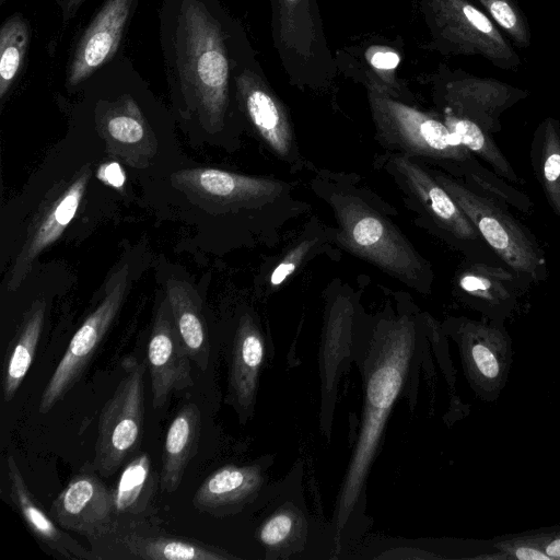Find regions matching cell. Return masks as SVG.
I'll list each match as a JSON object with an SVG mask.
<instances>
[{
    "mask_svg": "<svg viewBox=\"0 0 560 560\" xmlns=\"http://www.w3.org/2000/svg\"><path fill=\"white\" fill-rule=\"evenodd\" d=\"M128 276L125 265L108 279L103 300L75 331L47 382L39 399L40 413L49 412L81 380L122 306Z\"/></svg>",
    "mask_w": 560,
    "mask_h": 560,
    "instance_id": "14",
    "label": "cell"
},
{
    "mask_svg": "<svg viewBox=\"0 0 560 560\" xmlns=\"http://www.w3.org/2000/svg\"><path fill=\"white\" fill-rule=\"evenodd\" d=\"M48 514L63 529L91 537L116 517L112 490L93 463L85 464L52 501Z\"/></svg>",
    "mask_w": 560,
    "mask_h": 560,
    "instance_id": "16",
    "label": "cell"
},
{
    "mask_svg": "<svg viewBox=\"0 0 560 560\" xmlns=\"http://www.w3.org/2000/svg\"><path fill=\"white\" fill-rule=\"evenodd\" d=\"M139 0H106L77 43L67 67L69 90L80 86L116 57L125 27Z\"/></svg>",
    "mask_w": 560,
    "mask_h": 560,
    "instance_id": "17",
    "label": "cell"
},
{
    "mask_svg": "<svg viewBox=\"0 0 560 560\" xmlns=\"http://www.w3.org/2000/svg\"><path fill=\"white\" fill-rule=\"evenodd\" d=\"M366 94L375 139L390 153L433 164L448 174L476 160L439 113L376 90H366Z\"/></svg>",
    "mask_w": 560,
    "mask_h": 560,
    "instance_id": "5",
    "label": "cell"
},
{
    "mask_svg": "<svg viewBox=\"0 0 560 560\" xmlns=\"http://www.w3.org/2000/svg\"><path fill=\"white\" fill-rule=\"evenodd\" d=\"M45 313L46 301L43 298L36 299L23 314L8 348L2 377L5 402L14 398L32 366L44 327Z\"/></svg>",
    "mask_w": 560,
    "mask_h": 560,
    "instance_id": "26",
    "label": "cell"
},
{
    "mask_svg": "<svg viewBox=\"0 0 560 560\" xmlns=\"http://www.w3.org/2000/svg\"><path fill=\"white\" fill-rule=\"evenodd\" d=\"M201 432V411L195 402L180 407L171 421L164 440L160 490L171 493L178 489L186 468L195 457Z\"/></svg>",
    "mask_w": 560,
    "mask_h": 560,
    "instance_id": "24",
    "label": "cell"
},
{
    "mask_svg": "<svg viewBox=\"0 0 560 560\" xmlns=\"http://www.w3.org/2000/svg\"><path fill=\"white\" fill-rule=\"evenodd\" d=\"M493 22L502 28L513 43L526 48L530 45L532 34L525 14L516 0H477Z\"/></svg>",
    "mask_w": 560,
    "mask_h": 560,
    "instance_id": "32",
    "label": "cell"
},
{
    "mask_svg": "<svg viewBox=\"0 0 560 560\" xmlns=\"http://www.w3.org/2000/svg\"><path fill=\"white\" fill-rule=\"evenodd\" d=\"M84 0H57L61 18L65 23L70 21L78 12Z\"/></svg>",
    "mask_w": 560,
    "mask_h": 560,
    "instance_id": "36",
    "label": "cell"
},
{
    "mask_svg": "<svg viewBox=\"0 0 560 560\" xmlns=\"http://www.w3.org/2000/svg\"><path fill=\"white\" fill-rule=\"evenodd\" d=\"M456 287L477 299L502 301L515 289V278L511 271L501 267L471 264L458 271Z\"/></svg>",
    "mask_w": 560,
    "mask_h": 560,
    "instance_id": "30",
    "label": "cell"
},
{
    "mask_svg": "<svg viewBox=\"0 0 560 560\" xmlns=\"http://www.w3.org/2000/svg\"><path fill=\"white\" fill-rule=\"evenodd\" d=\"M399 46L372 39L369 44L345 47L335 56L338 72L362 83L366 90L417 104L409 86L398 77L402 52Z\"/></svg>",
    "mask_w": 560,
    "mask_h": 560,
    "instance_id": "19",
    "label": "cell"
},
{
    "mask_svg": "<svg viewBox=\"0 0 560 560\" xmlns=\"http://www.w3.org/2000/svg\"><path fill=\"white\" fill-rule=\"evenodd\" d=\"M100 177L114 187H121L125 182V175L117 163H109L102 166Z\"/></svg>",
    "mask_w": 560,
    "mask_h": 560,
    "instance_id": "35",
    "label": "cell"
},
{
    "mask_svg": "<svg viewBox=\"0 0 560 560\" xmlns=\"http://www.w3.org/2000/svg\"><path fill=\"white\" fill-rule=\"evenodd\" d=\"M474 361L485 376L493 378L499 373V364L489 348L481 343H477L471 349Z\"/></svg>",
    "mask_w": 560,
    "mask_h": 560,
    "instance_id": "34",
    "label": "cell"
},
{
    "mask_svg": "<svg viewBox=\"0 0 560 560\" xmlns=\"http://www.w3.org/2000/svg\"><path fill=\"white\" fill-rule=\"evenodd\" d=\"M165 299L190 360L199 370L206 371L210 359V341L200 296L186 281L170 278Z\"/></svg>",
    "mask_w": 560,
    "mask_h": 560,
    "instance_id": "25",
    "label": "cell"
},
{
    "mask_svg": "<svg viewBox=\"0 0 560 560\" xmlns=\"http://www.w3.org/2000/svg\"><path fill=\"white\" fill-rule=\"evenodd\" d=\"M429 32L423 48L444 56H480L518 71L522 60L493 20L469 0H413Z\"/></svg>",
    "mask_w": 560,
    "mask_h": 560,
    "instance_id": "7",
    "label": "cell"
},
{
    "mask_svg": "<svg viewBox=\"0 0 560 560\" xmlns=\"http://www.w3.org/2000/svg\"><path fill=\"white\" fill-rule=\"evenodd\" d=\"M122 376L101 409L93 465L101 476H112L138 451L144 417V363L122 361Z\"/></svg>",
    "mask_w": 560,
    "mask_h": 560,
    "instance_id": "10",
    "label": "cell"
},
{
    "mask_svg": "<svg viewBox=\"0 0 560 560\" xmlns=\"http://www.w3.org/2000/svg\"><path fill=\"white\" fill-rule=\"evenodd\" d=\"M265 345L254 318L245 313L235 331L229 373V400L240 413L250 409L264 360Z\"/></svg>",
    "mask_w": 560,
    "mask_h": 560,
    "instance_id": "22",
    "label": "cell"
},
{
    "mask_svg": "<svg viewBox=\"0 0 560 560\" xmlns=\"http://www.w3.org/2000/svg\"><path fill=\"white\" fill-rule=\"evenodd\" d=\"M30 24L21 14L9 16L0 30V100L4 101L24 62Z\"/></svg>",
    "mask_w": 560,
    "mask_h": 560,
    "instance_id": "29",
    "label": "cell"
},
{
    "mask_svg": "<svg viewBox=\"0 0 560 560\" xmlns=\"http://www.w3.org/2000/svg\"><path fill=\"white\" fill-rule=\"evenodd\" d=\"M310 189L330 209L335 245L421 294L433 288L431 264L394 220L397 212L355 174L317 170Z\"/></svg>",
    "mask_w": 560,
    "mask_h": 560,
    "instance_id": "2",
    "label": "cell"
},
{
    "mask_svg": "<svg viewBox=\"0 0 560 560\" xmlns=\"http://www.w3.org/2000/svg\"><path fill=\"white\" fill-rule=\"evenodd\" d=\"M418 320L409 311L385 312L374 330L376 357L366 383L363 421L338 503L342 526L355 505L416 345Z\"/></svg>",
    "mask_w": 560,
    "mask_h": 560,
    "instance_id": "3",
    "label": "cell"
},
{
    "mask_svg": "<svg viewBox=\"0 0 560 560\" xmlns=\"http://www.w3.org/2000/svg\"><path fill=\"white\" fill-rule=\"evenodd\" d=\"M431 171L480 236L513 271L534 280L544 277L546 264L541 250L499 200L438 167Z\"/></svg>",
    "mask_w": 560,
    "mask_h": 560,
    "instance_id": "8",
    "label": "cell"
},
{
    "mask_svg": "<svg viewBox=\"0 0 560 560\" xmlns=\"http://www.w3.org/2000/svg\"><path fill=\"white\" fill-rule=\"evenodd\" d=\"M515 555L521 560H548L550 557L546 552H541L534 548L522 547L515 551Z\"/></svg>",
    "mask_w": 560,
    "mask_h": 560,
    "instance_id": "37",
    "label": "cell"
},
{
    "mask_svg": "<svg viewBox=\"0 0 560 560\" xmlns=\"http://www.w3.org/2000/svg\"><path fill=\"white\" fill-rule=\"evenodd\" d=\"M154 486L150 455L143 452L130 458L112 489L115 515L142 514L152 499Z\"/></svg>",
    "mask_w": 560,
    "mask_h": 560,
    "instance_id": "27",
    "label": "cell"
},
{
    "mask_svg": "<svg viewBox=\"0 0 560 560\" xmlns=\"http://www.w3.org/2000/svg\"><path fill=\"white\" fill-rule=\"evenodd\" d=\"M140 515L116 516L88 537L95 560H225V551L202 541L172 536Z\"/></svg>",
    "mask_w": 560,
    "mask_h": 560,
    "instance_id": "12",
    "label": "cell"
},
{
    "mask_svg": "<svg viewBox=\"0 0 560 560\" xmlns=\"http://www.w3.org/2000/svg\"><path fill=\"white\" fill-rule=\"evenodd\" d=\"M160 43L166 80L180 116L211 135L241 117L236 74L254 48L220 0H163Z\"/></svg>",
    "mask_w": 560,
    "mask_h": 560,
    "instance_id": "1",
    "label": "cell"
},
{
    "mask_svg": "<svg viewBox=\"0 0 560 560\" xmlns=\"http://www.w3.org/2000/svg\"><path fill=\"white\" fill-rule=\"evenodd\" d=\"M91 175V165L84 164L70 179L57 183L45 195L9 272V291L21 287L38 255L62 235L80 207Z\"/></svg>",
    "mask_w": 560,
    "mask_h": 560,
    "instance_id": "15",
    "label": "cell"
},
{
    "mask_svg": "<svg viewBox=\"0 0 560 560\" xmlns=\"http://www.w3.org/2000/svg\"><path fill=\"white\" fill-rule=\"evenodd\" d=\"M550 558H560V539L551 541L545 551Z\"/></svg>",
    "mask_w": 560,
    "mask_h": 560,
    "instance_id": "38",
    "label": "cell"
},
{
    "mask_svg": "<svg viewBox=\"0 0 560 560\" xmlns=\"http://www.w3.org/2000/svg\"><path fill=\"white\" fill-rule=\"evenodd\" d=\"M538 172L549 205L560 217V127L552 117L539 127Z\"/></svg>",
    "mask_w": 560,
    "mask_h": 560,
    "instance_id": "31",
    "label": "cell"
},
{
    "mask_svg": "<svg viewBox=\"0 0 560 560\" xmlns=\"http://www.w3.org/2000/svg\"><path fill=\"white\" fill-rule=\"evenodd\" d=\"M431 86L439 109L467 118L490 133L501 129L500 117L528 92L493 78H481L440 63L419 79Z\"/></svg>",
    "mask_w": 560,
    "mask_h": 560,
    "instance_id": "13",
    "label": "cell"
},
{
    "mask_svg": "<svg viewBox=\"0 0 560 560\" xmlns=\"http://www.w3.org/2000/svg\"><path fill=\"white\" fill-rule=\"evenodd\" d=\"M439 114L458 142L475 158H479L489 164L504 179L520 182L517 174L493 141L490 132L476 122L459 117L450 110L439 109Z\"/></svg>",
    "mask_w": 560,
    "mask_h": 560,
    "instance_id": "28",
    "label": "cell"
},
{
    "mask_svg": "<svg viewBox=\"0 0 560 560\" xmlns=\"http://www.w3.org/2000/svg\"><path fill=\"white\" fill-rule=\"evenodd\" d=\"M260 483L261 475L256 466L225 465L200 483L192 505L199 512L222 516L250 499Z\"/></svg>",
    "mask_w": 560,
    "mask_h": 560,
    "instance_id": "23",
    "label": "cell"
},
{
    "mask_svg": "<svg viewBox=\"0 0 560 560\" xmlns=\"http://www.w3.org/2000/svg\"><path fill=\"white\" fill-rule=\"evenodd\" d=\"M5 466L10 499L34 537L66 559L95 560L90 549L75 540L49 514L45 513L31 492L12 454L7 455Z\"/></svg>",
    "mask_w": 560,
    "mask_h": 560,
    "instance_id": "20",
    "label": "cell"
},
{
    "mask_svg": "<svg viewBox=\"0 0 560 560\" xmlns=\"http://www.w3.org/2000/svg\"><path fill=\"white\" fill-rule=\"evenodd\" d=\"M236 96L243 120L260 143L291 168H302L305 160L292 117L267 79L256 51L243 61L236 74Z\"/></svg>",
    "mask_w": 560,
    "mask_h": 560,
    "instance_id": "11",
    "label": "cell"
},
{
    "mask_svg": "<svg viewBox=\"0 0 560 560\" xmlns=\"http://www.w3.org/2000/svg\"><path fill=\"white\" fill-rule=\"evenodd\" d=\"M294 518L288 512H279L269 517L259 530L260 541L268 547L284 542L292 534Z\"/></svg>",
    "mask_w": 560,
    "mask_h": 560,
    "instance_id": "33",
    "label": "cell"
},
{
    "mask_svg": "<svg viewBox=\"0 0 560 560\" xmlns=\"http://www.w3.org/2000/svg\"><path fill=\"white\" fill-rule=\"evenodd\" d=\"M401 191L406 207L416 212L423 226L456 243H472L481 237L477 229L435 179L429 164L399 153L375 160Z\"/></svg>",
    "mask_w": 560,
    "mask_h": 560,
    "instance_id": "9",
    "label": "cell"
},
{
    "mask_svg": "<svg viewBox=\"0 0 560 560\" xmlns=\"http://www.w3.org/2000/svg\"><path fill=\"white\" fill-rule=\"evenodd\" d=\"M335 245V229L312 215L299 234L266 265L260 285L266 293H276L314 258Z\"/></svg>",
    "mask_w": 560,
    "mask_h": 560,
    "instance_id": "21",
    "label": "cell"
},
{
    "mask_svg": "<svg viewBox=\"0 0 560 560\" xmlns=\"http://www.w3.org/2000/svg\"><path fill=\"white\" fill-rule=\"evenodd\" d=\"M271 38L291 86L327 93L338 75L317 0H269Z\"/></svg>",
    "mask_w": 560,
    "mask_h": 560,
    "instance_id": "6",
    "label": "cell"
},
{
    "mask_svg": "<svg viewBox=\"0 0 560 560\" xmlns=\"http://www.w3.org/2000/svg\"><path fill=\"white\" fill-rule=\"evenodd\" d=\"M147 360L154 409L162 407L172 392L194 385L191 360L177 332L166 299L154 316Z\"/></svg>",
    "mask_w": 560,
    "mask_h": 560,
    "instance_id": "18",
    "label": "cell"
},
{
    "mask_svg": "<svg viewBox=\"0 0 560 560\" xmlns=\"http://www.w3.org/2000/svg\"><path fill=\"white\" fill-rule=\"evenodd\" d=\"M173 186L207 212L246 215L282 233L291 222L311 211L292 180L254 176L213 167L178 171Z\"/></svg>",
    "mask_w": 560,
    "mask_h": 560,
    "instance_id": "4",
    "label": "cell"
}]
</instances>
